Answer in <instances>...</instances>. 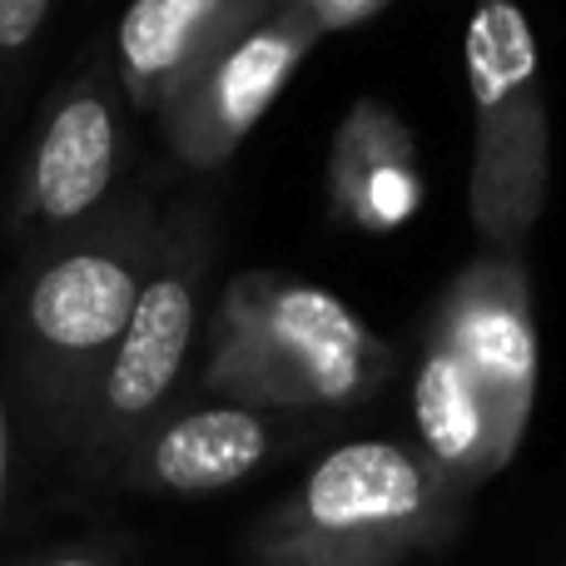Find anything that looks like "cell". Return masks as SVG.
<instances>
[{
  "label": "cell",
  "instance_id": "6da1fadb",
  "mask_svg": "<svg viewBox=\"0 0 566 566\" xmlns=\"http://www.w3.org/2000/svg\"><path fill=\"white\" fill-rule=\"evenodd\" d=\"M165 209L125 189L90 229L25 254L10 283V382L50 448L75 442L90 392L159 254Z\"/></svg>",
  "mask_w": 566,
  "mask_h": 566
},
{
  "label": "cell",
  "instance_id": "7a4b0ae2",
  "mask_svg": "<svg viewBox=\"0 0 566 566\" xmlns=\"http://www.w3.org/2000/svg\"><path fill=\"white\" fill-rule=\"evenodd\" d=\"M398 373V348L338 293L298 274L249 269L224 279L205 318L189 398L254 402L283 412L348 418L378 402Z\"/></svg>",
  "mask_w": 566,
  "mask_h": 566
},
{
  "label": "cell",
  "instance_id": "3957f363",
  "mask_svg": "<svg viewBox=\"0 0 566 566\" xmlns=\"http://www.w3.org/2000/svg\"><path fill=\"white\" fill-rule=\"evenodd\" d=\"M472 497L412 442L348 432L249 522L244 566H412L458 542Z\"/></svg>",
  "mask_w": 566,
  "mask_h": 566
},
{
  "label": "cell",
  "instance_id": "277c9868",
  "mask_svg": "<svg viewBox=\"0 0 566 566\" xmlns=\"http://www.w3.org/2000/svg\"><path fill=\"white\" fill-rule=\"evenodd\" d=\"M214 259H219V214L205 195H185L165 209L159 254L145 279L135 313L90 392L70 458L75 472L105 488L129 448L155 428L179 398L195 363V343L205 333L214 303Z\"/></svg>",
  "mask_w": 566,
  "mask_h": 566
},
{
  "label": "cell",
  "instance_id": "5b68a950",
  "mask_svg": "<svg viewBox=\"0 0 566 566\" xmlns=\"http://www.w3.org/2000/svg\"><path fill=\"white\" fill-rule=\"evenodd\" d=\"M472 95L468 219L488 254H522L552 189V125L537 30L512 0H488L462 30Z\"/></svg>",
  "mask_w": 566,
  "mask_h": 566
},
{
  "label": "cell",
  "instance_id": "8992f818",
  "mask_svg": "<svg viewBox=\"0 0 566 566\" xmlns=\"http://www.w3.org/2000/svg\"><path fill=\"white\" fill-rule=\"evenodd\" d=\"M129 169V105L109 50H95L50 95L20 159L6 205V239L20 259L90 229L119 195Z\"/></svg>",
  "mask_w": 566,
  "mask_h": 566
},
{
  "label": "cell",
  "instance_id": "52a82bcc",
  "mask_svg": "<svg viewBox=\"0 0 566 566\" xmlns=\"http://www.w3.org/2000/svg\"><path fill=\"white\" fill-rule=\"evenodd\" d=\"M333 438H348V418L189 398L145 428L105 488L135 497H214Z\"/></svg>",
  "mask_w": 566,
  "mask_h": 566
},
{
  "label": "cell",
  "instance_id": "ba28073f",
  "mask_svg": "<svg viewBox=\"0 0 566 566\" xmlns=\"http://www.w3.org/2000/svg\"><path fill=\"white\" fill-rule=\"evenodd\" d=\"M442 338L488 388L502 438L522 448L537 408V318H532V274L522 254H478L438 289L418 323Z\"/></svg>",
  "mask_w": 566,
  "mask_h": 566
},
{
  "label": "cell",
  "instance_id": "9c48e42d",
  "mask_svg": "<svg viewBox=\"0 0 566 566\" xmlns=\"http://www.w3.org/2000/svg\"><path fill=\"white\" fill-rule=\"evenodd\" d=\"M313 40L283 20L279 0L254 30L224 45L159 115L169 155L195 175H214L244 149V139L259 129V119L274 109V99L289 90L298 65L313 55Z\"/></svg>",
  "mask_w": 566,
  "mask_h": 566
},
{
  "label": "cell",
  "instance_id": "30bf717a",
  "mask_svg": "<svg viewBox=\"0 0 566 566\" xmlns=\"http://www.w3.org/2000/svg\"><path fill=\"white\" fill-rule=\"evenodd\" d=\"M274 10V0H139L115 20L109 65L135 115H165V105L244 30Z\"/></svg>",
  "mask_w": 566,
  "mask_h": 566
},
{
  "label": "cell",
  "instance_id": "8fae6325",
  "mask_svg": "<svg viewBox=\"0 0 566 566\" xmlns=\"http://www.w3.org/2000/svg\"><path fill=\"white\" fill-rule=\"evenodd\" d=\"M328 219L353 234H398L422 209V159L408 119L388 99H353L343 109L323 169Z\"/></svg>",
  "mask_w": 566,
  "mask_h": 566
},
{
  "label": "cell",
  "instance_id": "7c38bea8",
  "mask_svg": "<svg viewBox=\"0 0 566 566\" xmlns=\"http://www.w3.org/2000/svg\"><path fill=\"white\" fill-rule=\"evenodd\" d=\"M412 448L468 497L517 458L478 373L422 328L412 368Z\"/></svg>",
  "mask_w": 566,
  "mask_h": 566
},
{
  "label": "cell",
  "instance_id": "4fadbf2b",
  "mask_svg": "<svg viewBox=\"0 0 566 566\" xmlns=\"http://www.w3.org/2000/svg\"><path fill=\"white\" fill-rule=\"evenodd\" d=\"M279 10L293 30H303L313 45H323L333 35H353V30L382 20L392 0H279Z\"/></svg>",
  "mask_w": 566,
  "mask_h": 566
},
{
  "label": "cell",
  "instance_id": "5bb4252c",
  "mask_svg": "<svg viewBox=\"0 0 566 566\" xmlns=\"http://www.w3.org/2000/svg\"><path fill=\"white\" fill-rule=\"evenodd\" d=\"M55 20L50 0H0V70H15L40 40V30Z\"/></svg>",
  "mask_w": 566,
  "mask_h": 566
},
{
  "label": "cell",
  "instance_id": "9a60e30c",
  "mask_svg": "<svg viewBox=\"0 0 566 566\" xmlns=\"http://www.w3.org/2000/svg\"><path fill=\"white\" fill-rule=\"evenodd\" d=\"M15 566H135L125 537H85V542H65V547L35 552V557L15 562Z\"/></svg>",
  "mask_w": 566,
  "mask_h": 566
},
{
  "label": "cell",
  "instance_id": "2e32d148",
  "mask_svg": "<svg viewBox=\"0 0 566 566\" xmlns=\"http://www.w3.org/2000/svg\"><path fill=\"white\" fill-rule=\"evenodd\" d=\"M10 398L0 388V527H6V512H10Z\"/></svg>",
  "mask_w": 566,
  "mask_h": 566
}]
</instances>
